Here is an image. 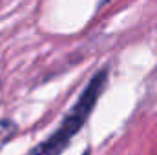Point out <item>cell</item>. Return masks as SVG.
I'll return each instance as SVG.
<instances>
[{
    "mask_svg": "<svg viewBox=\"0 0 157 155\" xmlns=\"http://www.w3.org/2000/svg\"><path fill=\"white\" fill-rule=\"evenodd\" d=\"M106 80H108V73L101 71V73H97L95 77L88 82V86L84 88L78 102L71 108V112L66 115L64 122L59 126V130L44 144H40V148H37L33 153L35 155H59L68 146V142L73 139V135L84 126L86 119L90 117L91 110L95 108V104H97V100H99V97H101V93L104 89Z\"/></svg>",
    "mask_w": 157,
    "mask_h": 155,
    "instance_id": "cell-1",
    "label": "cell"
}]
</instances>
